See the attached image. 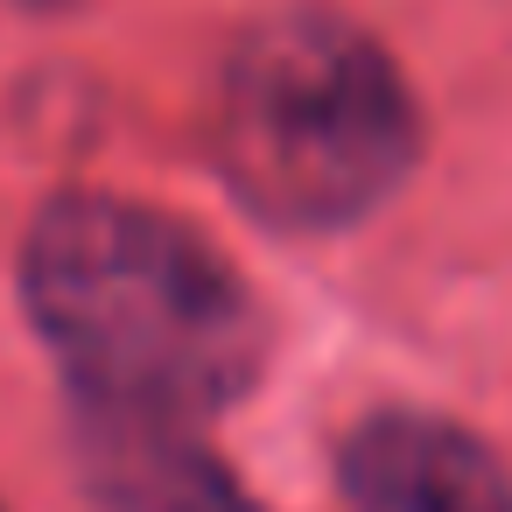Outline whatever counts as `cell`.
I'll list each match as a JSON object with an SVG mask.
<instances>
[{"instance_id": "277c9868", "label": "cell", "mask_w": 512, "mask_h": 512, "mask_svg": "<svg viewBox=\"0 0 512 512\" xmlns=\"http://www.w3.org/2000/svg\"><path fill=\"white\" fill-rule=\"evenodd\" d=\"M78 470L106 512H253L197 421L78 407Z\"/></svg>"}, {"instance_id": "7a4b0ae2", "label": "cell", "mask_w": 512, "mask_h": 512, "mask_svg": "<svg viewBox=\"0 0 512 512\" xmlns=\"http://www.w3.org/2000/svg\"><path fill=\"white\" fill-rule=\"evenodd\" d=\"M211 148L253 218L337 232L407 183L421 113L365 29L330 8H288L253 22L225 57Z\"/></svg>"}, {"instance_id": "3957f363", "label": "cell", "mask_w": 512, "mask_h": 512, "mask_svg": "<svg viewBox=\"0 0 512 512\" xmlns=\"http://www.w3.org/2000/svg\"><path fill=\"white\" fill-rule=\"evenodd\" d=\"M337 477L351 512H512L505 463L435 414H372L351 428Z\"/></svg>"}, {"instance_id": "6da1fadb", "label": "cell", "mask_w": 512, "mask_h": 512, "mask_svg": "<svg viewBox=\"0 0 512 512\" xmlns=\"http://www.w3.org/2000/svg\"><path fill=\"white\" fill-rule=\"evenodd\" d=\"M22 302L78 407L204 421L267 365V316L239 267L134 197H57L22 239Z\"/></svg>"}]
</instances>
